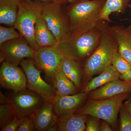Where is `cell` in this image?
I'll return each instance as SVG.
<instances>
[{
    "label": "cell",
    "mask_w": 131,
    "mask_h": 131,
    "mask_svg": "<svg viewBox=\"0 0 131 131\" xmlns=\"http://www.w3.org/2000/svg\"><path fill=\"white\" fill-rule=\"evenodd\" d=\"M109 23L101 20L96 27L101 32L100 42L93 53L84 61L82 68V83H86L112 64L118 45Z\"/></svg>",
    "instance_id": "6da1fadb"
},
{
    "label": "cell",
    "mask_w": 131,
    "mask_h": 131,
    "mask_svg": "<svg viewBox=\"0 0 131 131\" xmlns=\"http://www.w3.org/2000/svg\"><path fill=\"white\" fill-rule=\"evenodd\" d=\"M35 37L40 47L58 46L59 43L56 38L47 26L42 16L39 18L35 24Z\"/></svg>",
    "instance_id": "ac0fdd59"
},
{
    "label": "cell",
    "mask_w": 131,
    "mask_h": 131,
    "mask_svg": "<svg viewBox=\"0 0 131 131\" xmlns=\"http://www.w3.org/2000/svg\"><path fill=\"white\" fill-rule=\"evenodd\" d=\"M120 125L119 130L120 131H131V116L124 103L120 108Z\"/></svg>",
    "instance_id": "484cf974"
},
{
    "label": "cell",
    "mask_w": 131,
    "mask_h": 131,
    "mask_svg": "<svg viewBox=\"0 0 131 131\" xmlns=\"http://www.w3.org/2000/svg\"><path fill=\"white\" fill-rule=\"evenodd\" d=\"M47 131H58V126L57 121H55L49 126Z\"/></svg>",
    "instance_id": "e575fe53"
},
{
    "label": "cell",
    "mask_w": 131,
    "mask_h": 131,
    "mask_svg": "<svg viewBox=\"0 0 131 131\" xmlns=\"http://www.w3.org/2000/svg\"><path fill=\"white\" fill-rule=\"evenodd\" d=\"M100 37V31L96 27L85 33L61 41L58 46L63 56L81 63L96 49Z\"/></svg>",
    "instance_id": "3957f363"
},
{
    "label": "cell",
    "mask_w": 131,
    "mask_h": 131,
    "mask_svg": "<svg viewBox=\"0 0 131 131\" xmlns=\"http://www.w3.org/2000/svg\"><path fill=\"white\" fill-rule=\"evenodd\" d=\"M31 116L34 121L35 130L38 131H47L58 118L52 101L45 102Z\"/></svg>",
    "instance_id": "5bb4252c"
},
{
    "label": "cell",
    "mask_w": 131,
    "mask_h": 131,
    "mask_svg": "<svg viewBox=\"0 0 131 131\" xmlns=\"http://www.w3.org/2000/svg\"><path fill=\"white\" fill-rule=\"evenodd\" d=\"M127 29H129V30H131V28L130 27H127Z\"/></svg>",
    "instance_id": "74e56055"
},
{
    "label": "cell",
    "mask_w": 131,
    "mask_h": 131,
    "mask_svg": "<svg viewBox=\"0 0 131 131\" xmlns=\"http://www.w3.org/2000/svg\"><path fill=\"white\" fill-rule=\"evenodd\" d=\"M43 2L38 1H20L18 16L13 26L35 51L40 48L35 40V27L41 16Z\"/></svg>",
    "instance_id": "277c9868"
},
{
    "label": "cell",
    "mask_w": 131,
    "mask_h": 131,
    "mask_svg": "<svg viewBox=\"0 0 131 131\" xmlns=\"http://www.w3.org/2000/svg\"><path fill=\"white\" fill-rule=\"evenodd\" d=\"M8 98L16 116L20 119L30 116L45 102L40 95L29 89L14 92Z\"/></svg>",
    "instance_id": "9c48e42d"
},
{
    "label": "cell",
    "mask_w": 131,
    "mask_h": 131,
    "mask_svg": "<svg viewBox=\"0 0 131 131\" xmlns=\"http://www.w3.org/2000/svg\"><path fill=\"white\" fill-rule=\"evenodd\" d=\"M118 45V51L131 66V31L123 26H111Z\"/></svg>",
    "instance_id": "9a60e30c"
},
{
    "label": "cell",
    "mask_w": 131,
    "mask_h": 131,
    "mask_svg": "<svg viewBox=\"0 0 131 131\" xmlns=\"http://www.w3.org/2000/svg\"><path fill=\"white\" fill-rule=\"evenodd\" d=\"M20 65L26 78L27 88L40 95L45 102L52 101L56 95L55 90L42 79L41 70L36 66L33 58L25 59Z\"/></svg>",
    "instance_id": "52a82bcc"
},
{
    "label": "cell",
    "mask_w": 131,
    "mask_h": 131,
    "mask_svg": "<svg viewBox=\"0 0 131 131\" xmlns=\"http://www.w3.org/2000/svg\"><path fill=\"white\" fill-rule=\"evenodd\" d=\"M112 65L121 75L126 74L131 70L130 64L118 51L115 54L113 59Z\"/></svg>",
    "instance_id": "cb8c5ba5"
},
{
    "label": "cell",
    "mask_w": 131,
    "mask_h": 131,
    "mask_svg": "<svg viewBox=\"0 0 131 131\" xmlns=\"http://www.w3.org/2000/svg\"><path fill=\"white\" fill-rule=\"evenodd\" d=\"M88 94L80 92L72 95H56L52 101L55 113L58 117L74 113L87 98Z\"/></svg>",
    "instance_id": "4fadbf2b"
},
{
    "label": "cell",
    "mask_w": 131,
    "mask_h": 131,
    "mask_svg": "<svg viewBox=\"0 0 131 131\" xmlns=\"http://www.w3.org/2000/svg\"><path fill=\"white\" fill-rule=\"evenodd\" d=\"M19 1H40L42 2H46V1H52L56 2H58L60 3L63 5H65L67 3H69L67 0H19Z\"/></svg>",
    "instance_id": "836d02e7"
},
{
    "label": "cell",
    "mask_w": 131,
    "mask_h": 131,
    "mask_svg": "<svg viewBox=\"0 0 131 131\" xmlns=\"http://www.w3.org/2000/svg\"><path fill=\"white\" fill-rule=\"evenodd\" d=\"M105 2V0H76L69 3L65 9L70 31L67 39L96 28L101 20V14Z\"/></svg>",
    "instance_id": "7a4b0ae2"
},
{
    "label": "cell",
    "mask_w": 131,
    "mask_h": 131,
    "mask_svg": "<svg viewBox=\"0 0 131 131\" xmlns=\"http://www.w3.org/2000/svg\"><path fill=\"white\" fill-rule=\"evenodd\" d=\"M19 0H0V24L13 27L18 12Z\"/></svg>",
    "instance_id": "d6986e66"
},
{
    "label": "cell",
    "mask_w": 131,
    "mask_h": 131,
    "mask_svg": "<svg viewBox=\"0 0 131 131\" xmlns=\"http://www.w3.org/2000/svg\"><path fill=\"white\" fill-rule=\"evenodd\" d=\"M76 1V0H67L68 3H70L74 1Z\"/></svg>",
    "instance_id": "8d00e7d4"
},
{
    "label": "cell",
    "mask_w": 131,
    "mask_h": 131,
    "mask_svg": "<svg viewBox=\"0 0 131 131\" xmlns=\"http://www.w3.org/2000/svg\"><path fill=\"white\" fill-rule=\"evenodd\" d=\"M131 93V81L118 79L105 84L88 94L87 99L102 100L124 93Z\"/></svg>",
    "instance_id": "7c38bea8"
},
{
    "label": "cell",
    "mask_w": 131,
    "mask_h": 131,
    "mask_svg": "<svg viewBox=\"0 0 131 131\" xmlns=\"http://www.w3.org/2000/svg\"><path fill=\"white\" fill-rule=\"evenodd\" d=\"M35 130L34 121L31 116L24 118L19 126L17 131H32Z\"/></svg>",
    "instance_id": "83f0119b"
},
{
    "label": "cell",
    "mask_w": 131,
    "mask_h": 131,
    "mask_svg": "<svg viewBox=\"0 0 131 131\" xmlns=\"http://www.w3.org/2000/svg\"><path fill=\"white\" fill-rule=\"evenodd\" d=\"M60 69L74 84L78 91L80 90L82 88V68L81 63L64 56Z\"/></svg>",
    "instance_id": "44dd1931"
},
{
    "label": "cell",
    "mask_w": 131,
    "mask_h": 131,
    "mask_svg": "<svg viewBox=\"0 0 131 131\" xmlns=\"http://www.w3.org/2000/svg\"><path fill=\"white\" fill-rule=\"evenodd\" d=\"M113 129L108 122L105 121H101L100 126V131H113Z\"/></svg>",
    "instance_id": "f546056e"
},
{
    "label": "cell",
    "mask_w": 131,
    "mask_h": 131,
    "mask_svg": "<svg viewBox=\"0 0 131 131\" xmlns=\"http://www.w3.org/2000/svg\"><path fill=\"white\" fill-rule=\"evenodd\" d=\"M35 51L23 36L0 45V62L18 66L26 58H33Z\"/></svg>",
    "instance_id": "ba28073f"
},
{
    "label": "cell",
    "mask_w": 131,
    "mask_h": 131,
    "mask_svg": "<svg viewBox=\"0 0 131 131\" xmlns=\"http://www.w3.org/2000/svg\"><path fill=\"white\" fill-rule=\"evenodd\" d=\"M131 0H105L100 15L101 20L112 22L110 16L112 13L123 14Z\"/></svg>",
    "instance_id": "7402d4cb"
},
{
    "label": "cell",
    "mask_w": 131,
    "mask_h": 131,
    "mask_svg": "<svg viewBox=\"0 0 131 131\" xmlns=\"http://www.w3.org/2000/svg\"><path fill=\"white\" fill-rule=\"evenodd\" d=\"M63 57L57 46L40 47L35 51L33 59L37 67L51 81L54 74L60 69Z\"/></svg>",
    "instance_id": "30bf717a"
},
{
    "label": "cell",
    "mask_w": 131,
    "mask_h": 131,
    "mask_svg": "<svg viewBox=\"0 0 131 131\" xmlns=\"http://www.w3.org/2000/svg\"><path fill=\"white\" fill-rule=\"evenodd\" d=\"M51 82L56 95H72L78 93L74 84L62 72L61 69L54 74Z\"/></svg>",
    "instance_id": "ffe728a7"
},
{
    "label": "cell",
    "mask_w": 131,
    "mask_h": 131,
    "mask_svg": "<svg viewBox=\"0 0 131 131\" xmlns=\"http://www.w3.org/2000/svg\"><path fill=\"white\" fill-rule=\"evenodd\" d=\"M128 7L130 8L131 9V4H129V5H128ZM128 27H130V28H131V25H130Z\"/></svg>",
    "instance_id": "d590c367"
},
{
    "label": "cell",
    "mask_w": 131,
    "mask_h": 131,
    "mask_svg": "<svg viewBox=\"0 0 131 131\" xmlns=\"http://www.w3.org/2000/svg\"><path fill=\"white\" fill-rule=\"evenodd\" d=\"M124 104L131 116V98H128Z\"/></svg>",
    "instance_id": "d6a6232c"
},
{
    "label": "cell",
    "mask_w": 131,
    "mask_h": 131,
    "mask_svg": "<svg viewBox=\"0 0 131 131\" xmlns=\"http://www.w3.org/2000/svg\"><path fill=\"white\" fill-rule=\"evenodd\" d=\"M16 116L14 109L11 103L0 105V127L6 125Z\"/></svg>",
    "instance_id": "603a6c76"
},
{
    "label": "cell",
    "mask_w": 131,
    "mask_h": 131,
    "mask_svg": "<svg viewBox=\"0 0 131 131\" xmlns=\"http://www.w3.org/2000/svg\"><path fill=\"white\" fill-rule=\"evenodd\" d=\"M119 79L127 81H131V70L126 74L121 75Z\"/></svg>",
    "instance_id": "1f68e13d"
},
{
    "label": "cell",
    "mask_w": 131,
    "mask_h": 131,
    "mask_svg": "<svg viewBox=\"0 0 131 131\" xmlns=\"http://www.w3.org/2000/svg\"><path fill=\"white\" fill-rule=\"evenodd\" d=\"M0 83L3 88L14 93L27 88L26 78L22 69L5 61L0 69Z\"/></svg>",
    "instance_id": "8fae6325"
},
{
    "label": "cell",
    "mask_w": 131,
    "mask_h": 131,
    "mask_svg": "<svg viewBox=\"0 0 131 131\" xmlns=\"http://www.w3.org/2000/svg\"><path fill=\"white\" fill-rule=\"evenodd\" d=\"M63 4L52 1L43 2L41 16L58 43L69 36L68 18Z\"/></svg>",
    "instance_id": "8992f818"
},
{
    "label": "cell",
    "mask_w": 131,
    "mask_h": 131,
    "mask_svg": "<svg viewBox=\"0 0 131 131\" xmlns=\"http://www.w3.org/2000/svg\"><path fill=\"white\" fill-rule=\"evenodd\" d=\"M126 93L107 99H88L86 103L75 113L92 115L108 122L115 130L118 128L117 117L119 108L125 100L130 97Z\"/></svg>",
    "instance_id": "5b68a950"
},
{
    "label": "cell",
    "mask_w": 131,
    "mask_h": 131,
    "mask_svg": "<svg viewBox=\"0 0 131 131\" xmlns=\"http://www.w3.org/2000/svg\"><path fill=\"white\" fill-rule=\"evenodd\" d=\"M101 119L95 116L88 115L86 122V131H100Z\"/></svg>",
    "instance_id": "4316f807"
},
{
    "label": "cell",
    "mask_w": 131,
    "mask_h": 131,
    "mask_svg": "<svg viewBox=\"0 0 131 131\" xmlns=\"http://www.w3.org/2000/svg\"><path fill=\"white\" fill-rule=\"evenodd\" d=\"M88 115L74 113L58 117V131H85Z\"/></svg>",
    "instance_id": "2e32d148"
},
{
    "label": "cell",
    "mask_w": 131,
    "mask_h": 131,
    "mask_svg": "<svg viewBox=\"0 0 131 131\" xmlns=\"http://www.w3.org/2000/svg\"><path fill=\"white\" fill-rule=\"evenodd\" d=\"M24 119V118L22 119L19 118L17 116H15L14 118L6 125L1 128V131H17L19 126Z\"/></svg>",
    "instance_id": "f1b7e54d"
},
{
    "label": "cell",
    "mask_w": 131,
    "mask_h": 131,
    "mask_svg": "<svg viewBox=\"0 0 131 131\" xmlns=\"http://www.w3.org/2000/svg\"><path fill=\"white\" fill-rule=\"evenodd\" d=\"M0 103L1 104L10 103V101L9 98L6 97L1 91L0 92Z\"/></svg>",
    "instance_id": "4dcf8cb0"
},
{
    "label": "cell",
    "mask_w": 131,
    "mask_h": 131,
    "mask_svg": "<svg viewBox=\"0 0 131 131\" xmlns=\"http://www.w3.org/2000/svg\"><path fill=\"white\" fill-rule=\"evenodd\" d=\"M21 36L14 27H6L0 26V45L7 41L20 37Z\"/></svg>",
    "instance_id": "d4e9b609"
},
{
    "label": "cell",
    "mask_w": 131,
    "mask_h": 131,
    "mask_svg": "<svg viewBox=\"0 0 131 131\" xmlns=\"http://www.w3.org/2000/svg\"><path fill=\"white\" fill-rule=\"evenodd\" d=\"M121 74L112 65H110L96 77L93 78L82 86L81 92L88 94L108 83L119 79Z\"/></svg>",
    "instance_id": "e0dca14e"
}]
</instances>
